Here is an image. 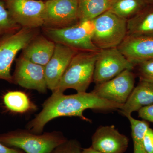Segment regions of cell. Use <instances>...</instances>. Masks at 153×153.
Returning <instances> with one entry per match:
<instances>
[{
	"label": "cell",
	"mask_w": 153,
	"mask_h": 153,
	"mask_svg": "<svg viewBox=\"0 0 153 153\" xmlns=\"http://www.w3.org/2000/svg\"><path fill=\"white\" fill-rule=\"evenodd\" d=\"M133 70L140 81L153 83V60H147L137 63Z\"/></svg>",
	"instance_id": "obj_23"
},
{
	"label": "cell",
	"mask_w": 153,
	"mask_h": 153,
	"mask_svg": "<svg viewBox=\"0 0 153 153\" xmlns=\"http://www.w3.org/2000/svg\"><path fill=\"white\" fill-rule=\"evenodd\" d=\"M13 20L6 8L5 3L0 0V40L16 33L22 28Z\"/></svg>",
	"instance_id": "obj_22"
},
{
	"label": "cell",
	"mask_w": 153,
	"mask_h": 153,
	"mask_svg": "<svg viewBox=\"0 0 153 153\" xmlns=\"http://www.w3.org/2000/svg\"><path fill=\"white\" fill-rule=\"evenodd\" d=\"M67 140L63 134L55 131L36 134L15 130L0 134V142L25 153H52Z\"/></svg>",
	"instance_id": "obj_3"
},
{
	"label": "cell",
	"mask_w": 153,
	"mask_h": 153,
	"mask_svg": "<svg viewBox=\"0 0 153 153\" xmlns=\"http://www.w3.org/2000/svg\"><path fill=\"white\" fill-rule=\"evenodd\" d=\"M82 153H102L96 150L91 146L89 148L82 149Z\"/></svg>",
	"instance_id": "obj_28"
},
{
	"label": "cell",
	"mask_w": 153,
	"mask_h": 153,
	"mask_svg": "<svg viewBox=\"0 0 153 153\" xmlns=\"http://www.w3.org/2000/svg\"><path fill=\"white\" fill-rule=\"evenodd\" d=\"M13 78V83L40 93H45L48 88L44 66L33 63L22 56L16 60Z\"/></svg>",
	"instance_id": "obj_11"
},
{
	"label": "cell",
	"mask_w": 153,
	"mask_h": 153,
	"mask_svg": "<svg viewBox=\"0 0 153 153\" xmlns=\"http://www.w3.org/2000/svg\"><path fill=\"white\" fill-rule=\"evenodd\" d=\"M2 100L6 108L12 112L24 113L37 108L28 95L22 91H8L3 95Z\"/></svg>",
	"instance_id": "obj_19"
},
{
	"label": "cell",
	"mask_w": 153,
	"mask_h": 153,
	"mask_svg": "<svg viewBox=\"0 0 153 153\" xmlns=\"http://www.w3.org/2000/svg\"><path fill=\"white\" fill-rule=\"evenodd\" d=\"M127 36L153 37V4H148L127 20Z\"/></svg>",
	"instance_id": "obj_17"
},
{
	"label": "cell",
	"mask_w": 153,
	"mask_h": 153,
	"mask_svg": "<svg viewBox=\"0 0 153 153\" xmlns=\"http://www.w3.org/2000/svg\"><path fill=\"white\" fill-rule=\"evenodd\" d=\"M138 112L139 117L143 120L153 123V104L143 108Z\"/></svg>",
	"instance_id": "obj_25"
},
{
	"label": "cell",
	"mask_w": 153,
	"mask_h": 153,
	"mask_svg": "<svg viewBox=\"0 0 153 153\" xmlns=\"http://www.w3.org/2000/svg\"><path fill=\"white\" fill-rule=\"evenodd\" d=\"M128 143V138L114 126H101L91 137V147L102 153H124Z\"/></svg>",
	"instance_id": "obj_12"
},
{
	"label": "cell",
	"mask_w": 153,
	"mask_h": 153,
	"mask_svg": "<svg viewBox=\"0 0 153 153\" xmlns=\"http://www.w3.org/2000/svg\"><path fill=\"white\" fill-rule=\"evenodd\" d=\"M147 4L146 0H113L109 11L118 16L128 20Z\"/></svg>",
	"instance_id": "obj_20"
},
{
	"label": "cell",
	"mask_w": 153,
	"mask_h": 153,
	"mask_svg": "<svg viewBox=\"0 0 153 153\" xmlns=\"http://www.w3.org/2000/svg\"><path fill=\"white\" fill-rule=\"evenodd\" d=\"M52 153H82V148L76 140H67L57 147Z\"/></svg>",
	"instance_id": "obj_24"
},
{
	"label": "cell",
	"mask_w": 153,
	"mask_h": 153,
	"mask_svg": "<svg viewBox=\"0 0 153 153\" xmlns=\"http://www.w3.org/2000/svg\"><path fill=\"white\" fill-rule=\"evenodd\" d=\"M0 153H25L19 149L9 147L0 142Z\"/></svg>",
	"instance_id": "obj_27"
},
{
	"label": "cell",
	"mask_w": 153,
	"mask_h": 153,
	"mask_svg": "<svg viewBox=\"0 0 153 153\" xmlns=\"http://www.w3.org/2000/svg\"><path fill=\"white\" fill-rule=\"evenodd\" d=\"M37 29L22 27L0 40V79L13 83L12 64L17 54L38 35Z\"/></svg>",
	"instance_id": "obj_6"
},
{
	"label": "cell",
	"mask_w": 153,
	"mask_h": 153,
	"mask_svg": "<svg viewBox=\"0 0 153 153\" xmlns=\"http://www.w3.org/2000/svg\"><path fill=\"white\" fill-rule=\"evenodd\" d=\"M78 52L71 47L55 43L53 55L47 65L44 66L48 89L52 91L55 90L71 59Z\"/></svg>",
	"instance_id": "obj_13"
},
{
	"label": "cell",
	"mask_w": 153,
	"mask_h": 153,
	"mask_svg": "<svg viewBox=\"0 0 153 153\" xmlns=\"http://www.w3.org/2000/svg\"><path fill=\"white\" fill-rule=\"evenodd\" d=\"M136 76L133 70L127 69L108 81L97 84L92 92L100 98L123 105L134 88Z\"/></svg>",
	"instance_id": "obj_10"
},
{
	"label": "cell",
	"mask_w": 153,
	"mask_h": 153,
	"mask_svg": "<svg viewBox=\"0 0 153 153\" xmlns=\"http://www.w3.org/2000/svg\"><path fill=\"white\" fill-rule=\"evenodd\" d=\"M45 1H46V0H45Z\"/></svg>",
	"instance_id": "obj_30"
},
{
	"label": "cell",
	"mask_w": 153,
	"mask_h": 153,
	"mask_svg": "<svg viewBox=\"0 0 153 153\" xmlns=\"http://www.w3.org/2000/svg\"><path fill=\"white\" fill-rule=\"evenodd\" d=\"M131 124V137L134 146L133 153H147L145 147L144 137L145 133L150 127L148 122L134 118L131 115H127Z\"/></svg>",
	"instance_id": "obj_21"
},
{
	"label": "cell",
	"mask_w": 153,
	"mask_h": 153,
	"mask_svg": "<svg viewBox=\"0 0 153 153\" xmlns=\"http://www.w3.org/2000/svg\"><path fill=\"white\" fill-rule=\"evenodd\" d=\"M123 105L117 104L99 97L92 91L77 92L65 95L52 92L44 102L41 112L27 125L29 131L41 134L45 125L50 121L60 117H77L85 121H90L83 113L86 109L110 111L120 109Z\"/></svg>",
	"instance_id": "obj_1"
},
{
	"label": "cell",
	"mask_w": 153,
	"mask_h": 153,
	"mask_svg": "<svg viewBox=\"0 0 153 153\" xmlns=\"http://www.w3.org/2000/svg\"><path fill=\"white\" fill-rule=\"evenodd\" d=\"M93 29L92 21H85L65 28L43 27V31L46 37L55 43L78 51L98 52L100 50L94 45L91 39Z\"/></svg>",
	"instance_id": "obj_5"
},
{
	"label": "cell",
	"mask_w": 153,
	"mask_h": 153,
	"mask_svg": "<svg viewBox=\"0 0 153 153\" xmlns=\"http://www.w3.org/2000/svg\"><path fill=\"white\" fill-rule=\"evenodd\" d=\"M147 3L150 4H153V0H146Z\"/></svg>",
	"instance_id": "obj_29"
},
{
	"label": "cell",
	"mask_w": 153,
	"mask_h": 153,
	"mask_svg": "<svg viewBox=\"0 0 153 153\" xmlns=\"http://www.w3.org/2000/svg\"><path fill=\"white\" fill-rule=\"evenodd\" d=\"M93 44L100 50L117 48L127 35V20L108 11L92 20Z\"/></svg>",
	"instance_id": "obj_4"
},
{
	"label": "cell",
	"mask_w": 153,
	"mask_h": 153,
	"mask_svg": "<svg viewBox=\"0 0 153 153\" xmlns=\"http://www.w3.org/2000/svg\"><path fill=\"white\" fill-rule=\"evenodd\" d=\"M98 52L79 51L72 58L66 71L52 92L63 93L66 89L85 92L93 81Z\"/></svg>",
	"instance_id": "obj_2"
},
{
	"label": "cell",
	"mask_w": 153,
	"mask_h": 153,
	"mask_svg": "<svg viewBox=\"0 0 153 153\" xmlns=\"http://www.w3.org/2000/svg\"><path fill=\"white\" fill-rule=\"evenodd\" d=\"M134 65L117 48L100 50L96 60L93 82L96 84L108 81L127 69L133 70Z\"/></svg>",
	"instance_id": "obj_7"
},
{
	"label": "cell",
	"mask_w": 153,
	"mask_h": 153,
	"mask_svg": "<svg viewBox=\"0 0 153 153\" xmlns=\"http://www.w3.org/2000/svg\"><path fill=\"white\" fill-rule=\"evenodd\" d=\"M13 20L22 27L37 29L44 25L42 0H2Z\"/></svg>",
	"instance_id": "obj_8"
},
{
	"label": "cell",
	"mask_w": 153,
	"mask_h": 153,
	"mask_svg": "<svg viewBox=\"0 0 153 153\" xmlns=\"http://www.w3.org/2000/svg\"><path fill=\"white\" fill-rule=\"evenodd\" d=\"M44 3L43 27L65 28L79 22L78 0H46Z\"/></svg>",
	"instance_id": "obj_9"
},
{
	"label": "cell",
	"mask_w": 153,
	"mask_h": 153,
	"mask_svg": "<svg viewBox=\"0 0 153 153\" xmlns=\"http://www.w3.org/2000/svg\"><path fill=\"white\" fill-rule=\"evenodd\" d=\"M153 104V83L140 81L134 88L120 112L123 115H131L145 107Z\"/></svg>",
	"instance_id": "obj_16"
},
{
	"label": "cell",
	"mask_w": 153,
	"mask_h": 153,
	"mask_svg": "<svg viewBox=\"0 0 153 153\" xmlns=\"http://www.w3.org/2000/svg\"><path fill=\"white\" fill-rule=\"evenodd\" d=\"M55 47V42L38 35L22 49V56L33 63L45 66L52 57Z\"/></svg>",
	"instance_id": "obj_15"
},
{
	"label": "cell",
	"mask_w": 153,
	"mask_h": 153,
	"mask_svg": "<svg viewBox=\"0 0 153 153\" xmlns=\"http://www.w3.org/2000/svg\"><path fill=\"white\" fill-rule=\"evenodd\" d=\"M113 0H78L79 22L91 21L111 8Z\"/></svg>",
	"instance_id": "obj_18"
},
{
	"label": "cell",
	"mask_w": 153,
	"mask_h": 153,
	"mask_svg": "<svg viewBox=\"0 0 153 153\" xmlns=\"http://www.w3.org/2000/svg\"><path fill=\"white\" fill-rule=\"evenodd\" d=\"M117 48L134 66L140 62L153 60V37L127 36Z\"/></svg>",
	"instance_id": "obj_14"
},
{
	"label": "cell",
	"mask_w": 153,
	"mask_h": 153,
	"mask_svg": "<svg viewBox=\"0 0 153 153\" xmlns=\"http://www.w3.org/2000/svg\"><path fill=\"white\" fill-rule=\"evenodd\" d=\"M144 143L147 153H153V129L149 128L145 133Z\"/></svg>",
	"instance_id": "obj_26"
}]
</instances>
